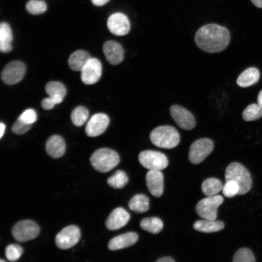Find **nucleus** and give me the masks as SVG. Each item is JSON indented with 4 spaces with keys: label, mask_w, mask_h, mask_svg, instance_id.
Here are the masks:
<instances>
[{
    "label": "nucleus",
    "mask_w": 262,
    "mask_h": 262,
    "mask_svg": "<svg viewBox=\"0 0 262 262\" xmlns=\"http://www.w3.org/2000/svg\"><path fill=\"white\" fill-rule=\"evenodd\" d=\"M195 41L203 51L211 53L224 50L230 41V34L225 27L208 24L200 27L196 33Z\"/></svg>",
    "instance_id": "f257e3e1"
},
{
    "label": "nucleus",
    "mask_w": 262,
    "mask_h": 262,
    "mask_svg": "<svg viewBox=\"0 0 262 262\" xmlns=\"http://www.w3.org/2000/svg\"><path fill=\"white\" fill-rule=\"evenodd\" d=\"M150 141L156 147L170 149L180 143L179 132L170 126H161L153 130L149 136Z\"/></svg>",
    "instance_id": "f03ea898"
},
{
    "label": "nucleus",
    "mask_w": 262,
    "mask_h": 262,
    "mask_svg": "<svg viewBox=\"0 0 262 262\" xmlns=\"http://www.w3.org/2000/svg\"><path fill=\"white\" fill-rule=\"evenodd\" d=\"M120 158L114 150L108 148H101L96 150L90 158L92 166L98 171L106 173L117 165Z\"/></svg>",
    "instance_id": "7ed1b4c3"
},
{
    "label": "nucleus",
    "mask_w": 262,
    "mask_h": 262,
    "mask_svg": "<svg viewBox=\"0 0 262 262\" xmlns=\"http://www.w3.org/2000/svg\"><path fill=\"white\" fill-rule=\"evenodd\" d=\"M226 181L233 180L239 186L238 195L248 192L252 186L251 175L247 169L239 163L230 164L226 168L225 173Z\"/></svg>",
    "instance_id": "20e7f679"
},
{
    "label": "nucleus",
    "mask_w": 262,
    "mask_h": 262,
    "mask_svg": "<svg viewBox=\"0 0 262 262\" xmlns=\"http://www.w3.org/2000/svg\"><path fill=\"white\" fill-rule=\"evenodd\" d=\"M223 197L220 195L209 196L197 203L196 212L200 217L205 220H215L217 216V208L223 203Z\"/></svg>",
    "instance_id": "39448f33"
},
{
    "label": "nucleus",
    "mask_w": 262,
    "mask_h": 262,
    "mask_svg": "<svg viewBox=\"0 0 262 262\" xmlns=\"http://www.w3.org/2000/svg\"><path fill=\"white\" fill-rule=\"evenodd\" d=\"M139 163L149 170H161L168 164L166 156L157 151L147 150L142 151L138 156Z\"/></svg>",
    "instance_id": "423d86ee"
},
{
    "label": "nucleus",
    "mask_w": 262,
    "mask_h": 262,
    "mask_svg": "<svg viewBox=\"0 0 262 262\" xmlns=\"http://www.w3.org/2000/svg\"><path fill=\"white\" fill-rule=\"evenodd\" d=\"M39 227L33 221L23 220L16 223L12 229L14 238L23 242L35 238L39 234Z\"/></svg>",
    "instance_id": "0eeeda50"
},
{
    "label": "nucleus",
    "mask_w": 262,
    "mask_h": 262,
    "mask_svg": "<svg viewBox=\"0 0 262 262\" xmlns=\"http://www.w3.org/2000/svg\"><path fill=\"white\" fill-rule=\"evenodd\" d=\"M213 147V143L209 138L196 140L190 147L188 156L190 162L195 164L200 163L212 152Z\"/></svg>",
    "instance_id": "6e6552de"
},
{
    "label": "nucleus",
    "mask_w": 262,
    "mask_h": 262,
    "mask_svg": "<svg viewBox=\"0 0 262 262\" xmlns=\"http://www.w3.org/2000/svg\"><path fill=\"white\" fill-rule=\"evenodd\" d=\"M26 72L25 65L19 61H13L3 68L1 73L2 82L8 85H13L19 82Z\"/></svg>",
    "instance_id": "1a4fd4ad"
},
{
    "label": "nucleus",
    "mask_w": 262,
    "mask_h": 262,
    "mask_svg": "<svg viewBox=\"0 0 262 262\" xmlns=\"http://www.w3.org/2000/svg\"><path fill=\"white\" fill-rule=\"evenodd\" d=\"M81 237L80 229L76 226L70 225L61 230L55 237L57 247L62 249H67L75 246Z\"/></svg>",
    "instance_id": "9d476101"
},
{
    "label": "nucleus",
    "mask_w": 262,
    "mask_h": 262,
    "mask_svg": "<svg viewBox=\"0 0 262 262\" xmlns=\"http://www.w3.org/2000/svg\"><path fill=\"white\" fill-rule=\"evenodd\" d=\"M81 78L85 84L96 83L100 79L102 73L100 62L96 58H91L81 71Z\"/></svg>",
    "instance_id": "9b49d317"
},
{
    "label": "nucleus",
    "mask_w": 262,
    "mask_h": 262,
    "mask_svg": "<svg viewBox=\"0 0 262 262\" xmlns=\"http://www.w3.org/2000/svg\"><path fill=\"white\" fill-rule=\"evenodd\" d=\"M109 31L117 36L127 34L130 30V23L127 16L121 13H115L109 16L107 21Z\"/></svg>",
    "instance_id": "f8f14e48"
},
{
    "label": "nucleus",
    "mask_w": 262,
    "mask_h": 262,
    "mask_svg": "<svg viewBox=\"0 0 262 262\" xmlns=\"http://www.w3.org/2000/svg\"><path fill=\"white\" fill-rule=\"evenodd\" d=\"M170 113L174 120L181 129L190 130L195 127L196 121L193 115L184 108L174 105L170 107Z\"/></svg>",
    "instance_id": "ddd939ff"
},
{
    "label": "nucleus",
    "mask_w": 262,
    "mask_h": 262,
    "mask_svg": "<svg viewBox=\"0 0 262 262\" xmlns=\"http://www.w3.org/2000/svg\"><path fill=\"white\" fill-rule=\"evenodd\" d=\"M109 124V117L105 114L98 113L89 120L85 127V132L90 137H96L103 133Z\"/></svg>",
    "instance_id": "4468645a"
},
{
    "label": "nucleus",
    "mask_w": 262,
    "mask_h": 262,
    "mask_svg": "<svg viewBox=\"0 0 262 262\" xmlns=\"http://www.w3.org/2000/svg\"><path fill=\"white\" fill-rule=\"evenodd\" d=\"M103 52L107 61L111 65H118L123 60L124 51L121 45L117 42L106 41L103 46Z\"/></svg>",
    "instance_id": "2eb2a0df"
},
{
    "label": "nucleus",
    "mask_w": 262,
    "mask_h": 262,
    "mask_svg": "<svg viewBox=\"0 0 262 262\" xmlns=\"http://www.w3.org/2000/svg\"><path fill=\"white\" fill-rule=\"evenodd\" d=\"M146 181L150 194L160 197L164 191V176L161 170H149L146 176Z\"/></svg>",
    "instance_id": "dca6fc26"
},
{
    "label": "nucleus",
    "mask_w": 262,
    "mask_h": 262,
    "mask_svg": "<svg viewBox=\"0 0 262 262\" xmlns=\"http://www.w3.org/2000/svg\"><path fill=\"white\" fill-rule=\"evenodd\" d=\"M130 219V215L122 207L115 209L109 215L106 222V228L111 230H115L125 226Z\"/></svg>",
    "instance_id": "f3484780"
},
{
    "label": "nucleus",
    "mask_w": 262,
    "mask_h": 262,
    "mask_svg": "<svg viewBox=\"0 0 262 262\" xmlns=\"http://www.w3.org/2000/svg\"><path fill=\"white\" fill-rule=\"evenodd\" d=\"M138 239V236L135 232H127L112 239L108 243V247L113 251L128 247L134 244Z\"/></svg>",
    "instance_id": "a211bd4d"
},
{
    "label": "nucleus",
    "mask_w": 262,
    "mask_h": 262,
    "mask_svg": "<svg viewBox=\"0 0 262 262\" xmlns=\"http://www.w3.org/2000/svg\"><path fill=\"white\" fill-rule=\"evenodd\" d=\"M46 150L47 153L53 158L62 157L66 151V144L64 139L60 135L50 136L46 143Z\"/></svg>",
    "instance_id": "6ab92c4d"
},
{
    "label": "nucleus",
    "mask_w": 262,
    "mask_h": 262,
    "mask_svg": "<svg viewBox=\"0 0 262 262\" xmlns=\"http://www.w3.org/2000/svg\"><path fill=\"white\" fill-rule=\"evenodd\" d=\"M91 58L87 51L84 50H76L69 57V66L74 71H81Z\"/></svg>",
    "instance_id": "aec40b11"
},
{
    "label": "nucleus",
    "mask_w": 262,
    "mask_h": 262,
    "mask_svg": "<svg viewBox=\"0 0 262 262\" xmlns=\"http://www.w3.org/2000/svg\"><path fill=\"white\" fill-rule=\"evenodd\" d=\"M13 34L10 25L2 22L0 24V50L7 53L12 50Z\"/></svg>",
    "instance_id": "412c9836"
},
{
    "label": "nucleus",
    "mask_w": 262,
    "mask_h": 262,
    "mask_svg": "<svg viewBox=\"0 0 262 262\" xmlns=\"http://www.w3.org/2000/svg\"><path fill=\"white\" fill-rule=\"evenodd\" d=\"M260 79V71L255 67H250L244 71L237 79V84L242 87H247L256 83Z\"/></svg>",
    "instance_id": "4be33fe9"
},
{
    "label": "nucleus",
    "mask_w": 262,
    "mask_h": 262,
    "mask_svg": "<svg viewBox=\"0 0 262 262\" xmlns=\"http://www.w3.org/2000/svg\"><path fill=\"white\" fill-rule=\"evenodd\" d=\"M193 227L199 231L211 233L222 230L224 227V224L220 220H198L194 223Z\"/></svg>",
    "instance_id": "5701e85b"
},
{
    "label": "nucleus",
    "mask_w": 262,
    "mask_h": 262,
    "mask_svg": "<svg viewBox=\"0 0 262 262\" xmlns=\"http://www.w3.org/2000/svg\"><path fill=\"white\" fill-rule=\"evenodd\" d=\"M149 198L146 195L139 194L134 196L128 203L129 209L136 213H143L149 209Z\"/></svg>",
    "instance_id": "b1692460"
},
{
    "label": "nucleus",
    "mask_w": 262,
    "mask_h": 262,
    "mask_svg": "<svg viewBox=\"0 0 262 262\" xmlns=\"http://www.w3.org/2000/svg\"><path fill=\"white\" fill-rule=\"evenodd\" d=\"M140 226L145 230L152 234H157L162 230L163 223L158 217H150L143 219L140 222Z\"/></svg>",
    "instance_id": "393cba45"
},
{
    "label": "nucleus",
    "mask_w": 262,
    "mask_h": 262,
    "mask_svg": "<svg viewBox=\"0 0 262 262\" xmlns=\"http://www.w3.org/2000/svg\"><path fill=\"white\" fill-rule=\"evenodd\" d=\"M222 188V182L216 178H208L203 181L201 184L202 192L208 196L216 195Z\"/></svg>",
    "instance_id": "a878e982"
},
{
    "label": "nucleus",
    "mask_w": 262,
    "mask_h": 262,
    "mask_svg": "<svg viewBox=\"0 0 262 262\" xmlns=\"http://www.w3.org/2000/svg\"><path fill=\"white\" fill-rule=\"evenodd\" d=\"M128 182V177L123 170H117L114 175L107 179L109 186L115 189L123 188Z\"/></svg>",
    "instance_id": "bb28decb"
},
{
    "label": "nucleus",
    "mask_w": 262,
    "mask_h": 262,
    "mask_svg": "<svg viewBox=\"0 0 262 262\" xmlns=\"http://www.w3.org/2000/svg\"><path fill=\"white\" fill-rule=\"evenodd\" d=\"M88 116L89 112L86 108L83 106H78L72 111L71 119L74 125L80 127L86 122Z\"/></svg>",
    "instance_id": "cd10ccee"
},
{
    "label": "nucleus",
    "mask_w": 262,
    "mask_h": 262,
    "mask_svg": "<svg viewBox=\"0 0 262 262\" xmlns=\"http://www.w3.org/2000/svg\"><path fill=\"white\" fill-rule=\"evenodd\" d=\"M45 91L49 96L59 97L63 98L65 97L66 93L64 85L57 81L49 82L46 85Z\"/></svg>",
    "instance_id": "c85d7f7f"
},
{
    "label": "nucleus",
    "mask_w": 262,
    "mask_h": 262,
    "mask_svg": "<svg viewBox=\"0 0 262 262\" xmlns=\"http://www.w3.org/2000/svg\"><path fill=\"white\" fill-rule=\"evenodd\" d=\"M242 116L246 121L258 120L262 117V108L258 104H251L244 110Z\"/></svg>",
    "instance_id": "c756f323"
},
{
    "label": "nucleus",
    "mask_w": 262,
    "mask_h": 262,
    "mask_svg": "<svg viewBox=\"0 0 262 262\" xmlns=\"http://www.w3.org/2000/svg\"><path fill=\"white\" fill-rule=\"evenodd\" d=\"M27 11L32 15L44 13L47 9L46 2L42 0H30L26 3Z\"/></svg>",
    "instance_id": "7c9ffc66"
},
{
    "label": "nucleus",
    "mask_w": 262,
    "mask_h": 262,
    "mask_svg": "<svg viewBox=\"0 0 262 262\" xmlns=\"http://www.w3.org/2000/svg\"><path fill=\"white\" fill-rule=\"evenodd\" d=\"M233 262H255V257L251 251L247 248L239 249L234 254Z\"/></svg>",
    "instance_id": "2f4dec72"
},
{
    "label": "nucleus",
    "mask_w": 262,
    "mask_h": 262,
    "mask_svg": "<svg viewBox=\"0 0 262 262\" xmlns=\"http://www.w3.org/2000/svg\"><path fill=\"white\" fill-rule=\"evenodd\" d=\"M23 248L17 244H11L5 248V253L8 261L14 262L18 260L23 253Z\"/></svg>",
    "instance_id": "473e14b6"
},
{
    "label": "nucleus",
    "mask_w": 262,
    "mask_h": 262,
    "mask_svg": "<svg viewBox=\"0 0 262 262\" xmlns=\"http://www.w3.org/2000/svg\"><path fill=\"white\" fill-rule=\"evenodd\" d=\"M239 191V186L237 183L233 180L226 181L222 188L223 195L228 197H232L238 195Z\"/></svg>",
    "instance_id": "72a5a7b5"
},
{
    "label": "nucleus",
    "mask_w": 262,
    "mask_h": 262,
    "mask_svg": "<svg viewBox=\"0 0 262 262\" xmlns=\"http://www.w3.org/2000/svg\"><path fill=\"white\" fill-rule=\"evenodd\" d=\"M18 119L29 125H32L37 120V114L33 109H28L24 111L18 117Z\"/></svg>",
    "instance_id": "f704fd0d"
},
{
    "label": "nucleus",
    "mask_w": 262,
    "mask_h": 262,
    "mask_svg": "<svg viewBox=\"0 0 262 262\" xmlns=\"http://www.w3.org/2000/svg\"><path fill=\"white\" fill-rule=\"evenodd\" d=\"M63 98L59 97L49 96L48 98H45L42 100L41 106L44 110H50L56 104L62 102Z\"/></svg>",
    "instance_id": "c9c22d12"
},
{
    "label": "nucleus",
    "mask_w": 262,
    "mask_h": 262,
    "mask_svg": "<svg viewBox=\"0 0 262 262\" xmlns=\"http://www.w3.org/2000/svg\"><path fill=\"white\" fill-rule=\"evenodd\" d=\"M31 128V125L27 124L17 118L12 127V131L15 134L21 135L26 133Z\"/></svg>",
    "instance_id": "e433bc0d"
},
{
    "label": "nucleus",
    "mask_w": 262,
    "mask_h": 262,
    "mask_svg": "<svg viewBox=\"0 0 262 262\" xmlns=\"http://www.w3.org/2000/svg\"><path fill=\"white\" fill-rule=\"evenodd\" d=\"M92 3L98 6H100L106 4L110 0H91Z\"/></svg>",
    "instance_id": "4c0bfd02"
},
{
    "label": "nucleus",
    "mask_w": 262,
    "mask_h": 262,
    "mask_svg": "<svg viewBox=\"0 0 262 262\" xmlns=\"http://www.w3.org/2000/svg\"><path fill=\"white\" fill-rule=\"evenodd\" d=\"M157 262H174L175 260L170 257H164L156 261Z\"/></svg>",
    "instance_id": "58836bf2"
},
{
    "label": "nucleus",
    "mask_w": 262,
    "mask_h": 262,
    "mask_svg": "<svg viewBox=\"0 0 262 262\" xmlns=\"http://www.w3.org/2000/svg\"><path fill=\"white\" fill-rule=\"evenodd\" d=\"M251 1L256 7L262 8V0H251Z\"/></svg>",
    "instance_id": "ea45409f"
},
{
    "label": "nucleus",
    "mask_w": 262,
    "mask_h": 262,
    "mask_svg": "<svg viewBox=\"0 0 262 262\" xmlns=\"http://www.w3.org/2000/svg\"><path fill=\"white\" fill-rule=\"evenodd\" d=\"M258 104L262 108V90L260 91L257 98Z\"/></svg>",
    "instance_id": "a19ab883"
},
{
    "label": "nucleus",
    "mask_w": 262,
    "mask_h": 262,
    "mask_svg": "<svg viewBox=\"0 0 262 262\" xmlns=\"http://www.w3.org/2000/svg\"><path fill=\"white\" fill-rule=\"evenodd\" d=\"M5 128V125L3 123L1 122L0 125V138L2 137V135L4 134Z\"/></svg>",
    "instance_id": "79ce46f5"
},
{
    "label": "nucleus",
    "mask_w": 262,
    "mask_h": 262,
    "mask_svg": "<svg viewBox=\"0 0 262 262\" xmlns=\"http://www.w3.org/2000/svg\"><path fill=\"white\" fill-rule=\"evenodd\" d=\"M5 262V261H4V260H0V262Z\"/></svg>",
    "instance_id": "37998d69"
}]
</instances>
